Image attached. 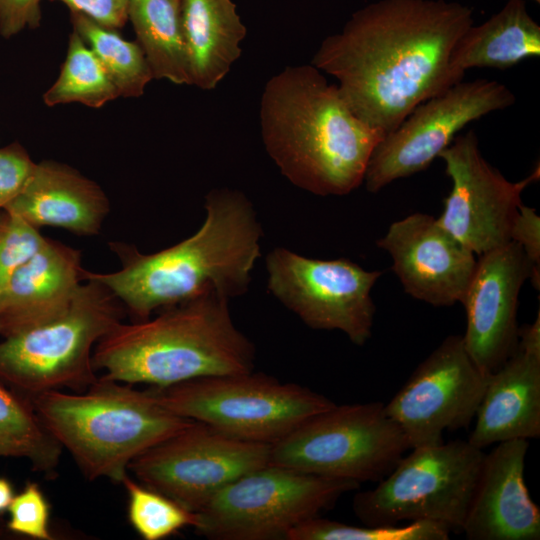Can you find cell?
Instances as JSON below:
<instances>
[{"mask_svg":"<svg viewBox=\"0 0 540 540\" xmlns=\"http://www.w3.org/2000/svg\"><path fill=\"white\" fill-rule=\"evenodd\" d=\"M473 9L446 0H379L327 36L312 65L338 80L353 113L386 136L421 103L462 81L450 58Z\"/></svg>","mask_w":540,"mask_h":540,"instance_id":"6da1fadb","label":"cell"},{"mask_svg":"<svg viewBox=\"0 0 540 540\" xmlns=\"http://www.w3.org/2000/svg\"><path fill=\"white\" fill-rule=\"evenodd\" d=\"M201 227L183 241L152 254L110 243L122 267L86 276L105 285L133 321L208 293L244 295L261 256L263 230L250 200L240 191L211 190Z\"/></svg>","mask_w":540,"mask_h":540,"instance_id":"7a4b0ae2","label":"cell"},{"mask_svg":"<svg viewBox=\"0 0 540 540\" xmlns=\"http://www.w3.org/2000/svg\"><path fill=\"white\" fill-rule=\"evenodd\" d=\"M259 118L263 144L281 174L319 196L358 188L384 138L312 64L288 66L268 80Z\"/></svg>","mask_w":540,"mask_h":540,"instance_id":"3957f363","label":"cell"},{"mask_svg":"<svg viewBox=\"0 0 540 540\" xmlns=\"http://www.w3.org/2000/svg\"><path fill=\"white\" fill-rule=\"evenodd\" d=\"M255 346L234 324L229 299L208 293L154 318L120 322L95 345L101 378L166 387L195 378L250 372Z\"/></svg>","mask_w":540,"mask_h":540,"instance_id":"277c9868","label":"cell"},{"mask_svg":"<svg viewBox=\"0 0 540 540\" xmlns=\"http://www.w3.org/2000/svg\"><path fill=\"white\" fill-rule=\"evenodd\" d=\"M29 399L89 480L121 483L134 458L194 422L162 406L148 390L101 377L84 392L52 390Z\"/></svg>","mask_w":540,"mask_h":540,"instance_id":"5b68a950","label":"cell"},{"mask_svg":"<svg viewBox=\"0 0 540 540\" xmlns=\"http://www.w3.org/2000/svg\"><path fill=\"white\" fill-rule=\"evenodd\" d=\"M124 313L115 295L85 274V283L61 313L3 337L0 383L28 398L63 388L86 390L99 378L92 359L95 345Z\"/></svg>","mask_w":540,"mask_h":540,"instance_id":"8992f818","label":"cell"},{"mask_svg":"<svg viewBox=\"0 0 540 540\" xmlns=\"http://www.w3.org/2000/svg\"><path fill=\"white\" fill-rule=\"evenodd\" d=\"M149 393L173 413L237 439L272 445L335 403L296 383L250 372L212 375Z\"/></svg>","mask_w":540,"mask_h":540,"instance_id":"52a82bcc","label":"cell"},{"mask_svg":"<svg viewBox=\"0 0 540 540\" xmlns=\"http://www.w3.org/2000/svg\"><path fill=\"white\" fill-rule=\"evenodd\" d=\"M485 453L468 440L412 449L352 507L368 526L431 521L461 533Z\"/></svg>","mask_w":540,"mask_h":540,"instance_id":"ba28073f","label":"cell"},{"mask_svg":"<svg viewBox=\"0 0 540 540\" xmlns=\"http://www.w3.org/2000/svg\"><path fill=\"white\" fill-rule=\"evenodd\" d=\"M408 449L384 403L334 404L272 444L270 463L361 484L383 479Z\"/></svg>","mask_w":540,"mask_h":540,"instance_id":"9c48e42d","label":"cell"},{"mask_svg":"<svg viewBox=\"0 0 540 540\" xmlns=\"http://www.w3.org/2000/svg\"><path fill=\"white\" fill-rule=\"evenodd\" d=\"M360 483L267 464L232 481L197 512L198 534L212 540L286 539Z\"/></svg>","mask_w":540,"mask_h":540,"instance_id":"30bf717a","label":"cell"},{"mask_svg":"<svg viewBox=\"0 0 540 540\" xmlns=\"http://www.w3.org/2000/svg\"><path fill=\"white\" fill-rule=\"evenodd\" d=\"M267 288L308 327L339 330L355 345L371 337V290L382 275L345 258L313 259L284 247L266 256Z\"/></svg>","mask_w":540,"mask_h":540,"instance_id":"8fae6325","label":"cell"},{"mask_svg":"<svg viewBox=\"0 0 540 540\" xmlns=\"http://www.w3.org/2000/svg\"><path fill=\"white\" fill-rule=\"evenodd\" d=\"M270 448L194 421L134 458L128 471L197 513L226 485L269 464Z\"/></svg>","mask_w":540,"mask_h":540,"instance_id":"7c38bea8","label":"cell"},{"mask_svg":"<svg viewBox=\"0 0 540 540\" xmlns=\"http://www.w3.org/2000/svg\"><path fill=\"white\" fill-rule=\"evenodd\" d=\"M516 101L496 80H463L418 105L384 136L368 162L364 182L376 193L397 179L425 170L468 123Z\"/></svg>","mask_w":540,"mask_h":540,"instance_id":"4fadbf2b","label":"cell"},{"mask_svg":"<svg viewBox=\"0 0 540 540\" xmlns=\"http://www.w3.org/2000/svg\"><path fill=\"white\" fill-rule=\"evenodd\" d=\"M490 374L469 356L463 336H447L384 404L410 449L443 442L446 431L468 428Z\"/></svg>","mask_w":540,"mask_h":540,"instance_id":"5bb4252c","label":"cell"},{"mask_svg":"<svg viewBox=\"0 0 540 540\" xmlns=\"http://www.w3.org/2000/svg\"><path fill=\"white\" fill-rule=\"evenodd\" d=\"M452 188L438 222L475 255L510 241L521 194L540 176L539 165L526 178L512 182L488 163L473 130L456 136L440 154Z\"/></svg>","mask_w":540,"mask_h":540,"instance_id":"9a60e30c","label":"cell"},{"mask_svg":"<svg viewBox=\"0 0 540 540\" xmlns=\"http://www.w3.org/2000/svg\"><path fill=\"white\" fill-rule=\"evenodd\" d=\"M530 276L531 264L515 242L479 255L461 302L467 319L462 336L469 356L485 374L497 370L517 347L518 298Z\"/></svg>","mask_w":540,"mask_h":540,"instance_id":"2e32d148","label":"cell"},{"mask_svg":"<svg viewBox=\"0 0 540 540\" xmlns=\"http://www.w3.org/2000/svg\"><path fill=\"white\" fill-rule=\"evenodd\" d=\"M376 244L390 255L392 269L407 294L436 307L462 302L476 255L437 218L410 214L393 222Z\"/></svg>","mask_w":540,"mask_h":540,"instance_id":"e0dca14e","label":"cell"},{"mask_svg":"<svg viewBox=\"0 0 540 540\" xmlns=\"http://www.w3.org/2000/svg\"><path fill=\"white\" fill-rule=\"evenodd\" d=\"M468 441L483 449L540 436V311L519 328L514 353L493 373L475 415Z\"/></svg>","mask_w":540,"mask_h":540,"instance_id":"ac0fdd59","label":"cell"},{"mask_svg":"<svg viewBox=\"0 0 540 540\" xmlns=\"http://www.w3.org/2000/svg\"><path fill=\"white\" fill-rule=\"evenodd\" d=\"M529 440L497 443L485 454L462 533L469 540H538L540 509L524 481Z\"/></svg>","mask_w":540,"mask_h":540,"instance_id":"d6986e66","label":"cell"},{"mask_svg":"<svg viewBox=\"0 0 540 540\" xmlns=\"http://www.w3.org/2000/svg\"><path fill=\"white\" fill-rule=\"evenodd\" d=\"M85 272L79 250L45 237L0 297V336L61 313L85 281Z\"/></svg>","mask_w":540,"mask_h":540,"instance_id":"ffe728a7","label":"cell"},{"mask_svg":"<svg viewBox=\"0 0 540 540\" xmlns=\"http://www.w3.org/2000/svg\"><path fill=\"white\" fill-rule=\"evenodd\" d=\"M109 201L94 181L55 161H42L22 191L3 209L35 228L55 226L77 235L100 232Z\"/></svg>","mask_w":540,"mask_h":540,"instance_id":"44dd1931","label":"cell"},{"mask_svg":"<svg viewBox=\"0 0 540 540\" xmlns=\"http://www.w3.org/2000/svg\"><path fill=\"white\" fill-rule=\"evenodd\" d=\"M190 85L216 88L239 59L247 29L232 0H182Z\"/></svg>","mask_w":540,"mask_h":540,"instance_id":"7402d4cb","label":"cell"},{"mask_svg":"<svg viewBox=\"0 0 540 540\" xmlns=\"http://www.w3.org/2000/svg\"><path fill=\"white\" fill-rule=\"evenodd\" d=\"M540 55V25L524 0L506 4L480 25H471L451 53L453 73L463 80L471 68L505 70Z\"/></svg>","mask_w":540,"mask_h":540,"instance_id":"603a6c76","label":"cell"},{"mask_svg":"<svg viewBox=\"0 0 540 540\" xmlns=\"http://www.w3.org/2000/svg\"><path fill=\"white\" fill-rule=\"evenodd\" d=\"M182 0H130L128 21L153 78L190 85L181 24Z\"/></svg>","mask_w":540,"mask_h":540,"instance_id":"cb8c5ba5","label":"cell"},{"mask_svg":"<svg viewBox=\"0 0 540 540\" xmlns=\"http://www.w3.org/2000/svg\"><path fill=\"white\" fill-rule=\"evenodd\" d=\"M61 453L30 399L0 383V457L22 458L33 470L51 473Z\"/></svg>","mask_w":540,"mask_h":540,"instance_id":"d4e9b609","label":"cell"},{"mask_svg":"<svg viewBox=\"0 0 540 540\" xmlns=\"http://www.w3.org/2000/svg\"><path fill=\"white\" fill-rule=\"evenodd\" d=\"M73 31L90 47L116 86L120 97H139L153 79L151 68L138 42L124 39L117 30L89 17L70 12Z\"/></svg>","mask_w":540,"mask_h":540,"instance_id":"484cf974","label":"cell"},{"mask_svg":"<svg viewBox=\"0 0 540 540\" xmlns=\"http://www.w3.org/2000/svg\"><path fill=\"white\" fill-rule=\"evenodd\" d=\"M118 97L119 92L99 59L81 36L73 31L60 74L44 93V103L56 106L77 102L100 108Z\"/></svg>","mask_w":540,"mask_h":540,"instance_id":"4316f807","label":"cell"},{"mask_svg":"<svg viewBox=\"0 0 540 540\" xmlns=\"http://www.w3.org/2000/svg\"><path fill=\"white\" fill-rule=\"evenodd\" d=\"M128 494V518L144 540L165 539L185 527L198 526L199 518L168 496L138 483L127 474L121 482Z\"/></svg>","mask_w":540,"mask_h":540,"instance_id":"83f0119b","label":"cell"},{"mask_svg":"<svg viewBox=\"0 0 540 540\" xmlns=\"http://www.w3.org/2000/svg\"><path fill=\"white\" fill-rule=\"evenodd\" d=\"M449 534L445 525L431 521L361 527L317 516L291 529L286 540H447Z\"/></svg>","mask_w":540,"mask_h":540,"instance_id":"f1b7e54d","label":"cell"},{"mask_svg":"<svg viewBox=\"0 0 540 540\" xmlns=\"http://www.w3.org/2000/svg\"><path fill=\"white\" fill-rule=\"evenodd\" d=\"M38 228L0 209V297L17 269L42 245Z\"/></svg>","mask_w":540,"mask_h":540,"instance_id":"f546056e","label":"cell"},{"mask_svg":"<svg viewBox=\"0 0 540 540\" xmlns=\"http://www.w3.org/2000/svg\"><path fill=\"white\" fill-rule=\"evenodd\" d=\"M7 511V528L11 532L38 540L53 539L48 525L49 503L37 483L27 482L23 490L14 495Z\"/></svg>","mask_w":540,"mask_h":540,"instance_id":"4dcf8cb0","label":"cell"},{"mask_svg":"<svg viewBox=\"0 0 540 540\" xmlns=\"http://www.w3.org/2000/svg\"><path fill=\"white\" fill-rule=\"evenodd\" d=\"M36 164L18 143L0 148V209L22 191Z\"/></svg>","mask_w":540,"mask_h":540,"instance_id":"1f68e13d","label":"cell"},{"mask_svg":"<svg viewBox=\"0 0 540 540\" xmlns=\"http://www.w3.org/2000/svg\"><path fill=\"white\" fill-rule=\"evenodd\" d=\"M509 239L518 244L531 264L530 281L540 288V217L535 208L521 204L512 222Z\"/></svg>","mask_w":540,"mask_h":540,"instance_id":"d6a6232c","label":"cell"},{"mask_svg":"<svg viewBox=\"0 0 540 540\" xmlns=\"http://www.w3.org/2000/svg\"><path fill=\"white\" fill-rule=\"evenodd\" d=\"M60 2L70 12L81 13L98 24L118 30L128 22L130 0H49Z\"/></svg>","mask_w":540,"mask_h":540,"instance_id":"836d02e7","label":"cell"},{"mask_svg":"<svg viewBox=\"0 0 540 540\" xmlns=\"http://www.w3.org/2000/svg\"><path fill=\"white\" fill-rule=\"evenodd\" d=\"M42 0H0V34L12 37L25 28H37Z\"/></svg>","mask_w":540,"mask_h":540,"instance_id":"e575fe53","label":"cell"},{"mask_svg":"<svg viewBox=\"0 0 540 540\" xmlns=\"http://www.w3.org/2000/svg\"><path fill=\"white\" fill-rule=\"evenodd\" d=\"M14 495L13 486L10 481L0 477V513L7 511Z\"/></svg>","mask_w":540,"mask_h":540,"instance_id":"d590c367","label":"cell"},{"mask_svg":"<svg viewBox=\"0 0 540 540\" xmlns=\"http://www.w3.org/2000/svg\"><path fill=\"white\" fill-rule=\"evenodd\" d=\"M532 1L536 2L537 4L540 3V0H532Z\"/></svg>","mask_w":540,"mask_h":540,"instance_id":"8d00e7d4","label":"cell"}]
</instances>
